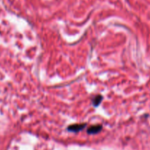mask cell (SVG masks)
<instances>
[{
    "instance_id": "1",
    "label": "cell",
    "mask_w": 150,
    "mask_h": 150,
    "mask_svg": "<svg viewBox=\"0 0 150 150\" xmlns=\"http://www.w3.org/2000/svg\"><path fill=\"white\" fill-rule=\"evenodd\" d=\"M85 126H86L85 123H83V124H74L69 126L68 127V130L71 132H74V133H77V132L83 130L85 127Z\"/></svg>"
},
{
    "instance_id": "2",
    "label": "cell",
    "mask_w": 150,
    "mask_h": 150,
    "mask_svg": "<svg viewBox=\"0 0 150 150\" xmlns=\"http://www.w3.org/2000/svg\"><path fill=\"white\" fill-rule=\"evenodd\" d=\"M102 129V126L101 125H94L90 127L88 129V134L91 135V134H96V133H99L100 131Z\"/></svg>"
},
{
    "instance_id": "3",
    "label": "cell",
    "mask_w": 150,
    "mask_h": 150,
    "mask_svg": "<svg viewBox=\"0 0 150 150\" xmlns=\"http://www.w3.org/2000/svg\"><path fill=\"white\" fill-rule=\"evenodd\" d=\"M103 100V97L101 95H96L95 98L93 99V105L95 107H97L99 105V104L101 103V102Z\"/></svg>"
}]
</instances>
